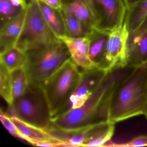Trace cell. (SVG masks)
Returning <instances> with one entry per match:
<instances>
[{
	"label": "cell",
	"mask_w": 147,
	"mask_h": 147,
	"mask_svg": "<svg viewBox=\"0 0 147 147\" xmlns=\"http://www.w3.org/2000/svg\"><path fill=\"white\" fill-rule=\"evenodd\" d=\"M11 117L25 141L32 144L37 146L38 144L47 143L53 144L54 147H67L64 143L53 136L46 130L25 122L16 116Z\"/></svg>",
	"instance_id": "cell-13"
},
{
	"label": "cell",
	"mask_w": 147,
	"mask_h": 147,
	"mask_svg": "<svg viewBox=\"0 0 147 147\" xmlns=\"http://www.w3.org/2000/svg\"><path fill=\"white\" fill-rule=\"evenodd\" d=\"M37 1L43 17L54 34L59 38L66 36L64 25L59 10L54 9L42 1Z\"/></svg>",
	"instance_id": "cell-18"
},
{
	"label": "cell",
	"mask_w": 147,
	"mask_h": 147,
	"mask_svg": "<svg viewBox=\"0 0 147 147\" xmlns=\"http://www.w3.org/2000/svg\"><path fill=\"white\" fill-rule=\"evenodd\" d=\"M49 6L56 9L60 10L63 6L62 0H38Z\"/></svg>",
	"instance_id": "cell-26"
},
{
	"label": "cell",
	"mask_w": 147,
	"mask_h": 147,
	"mask_svg": "<svg viewBox=\"0 0 147 147\" xmlns=\"http://www.w3.org/2000/svg\"><path fill=\"white\" fill-rule=\"evenodd\" d=\"M129 32L125 21L109 32L102 58L98 67L108 71L117 66H125Z\"/></svg>",
	"instance_id": "cell-7"
},
{
	"label": "cell",
	"mask_w": 147,
	"mask_h": 147,
	"mask_svg": "<svg viewBox=\"0 0 147 147\" xmlns=\"http://www.w3.org/2000/svg\"><path fill=\"white\" fill-rule=\"evenodd\" d=\"M59 11L64 25L66 36L72 38L86 36L88 33L87 30L79 18L64 5Z\"/></svg>",
	"instance_id": "cell-15"
},
{
	"label": "cell",
	"mask_w": 147,
	"mask_h": 147,
	"mask_svg": "<svg viewBox=\"0 0 147 147\" xmlns=\"http://www.w3.org/2000/svg\"><path fill=\"white\" fill-rule=\"evenodd\" d=\"M0 54V61L2 62L11 72L26 67L28 63L26 52L16 47Z\"/></svg>",
	"instance_id": "cell-19"
},
{
	"label": "cell",
	"mask_w": 147,
	"mask_h": 147,
	"mask_svg": "<svg viewBox=\"0 0 147 147\" xmlns=\"http://www.w3.org/2000/svg\"><path fill=\"white\" fill-rule=\"evenodd\" d=\"M109 32L99 29L91 31L87 35L91 40L90 59L97 67L104 54Z\"/></svg>",
	"instance_id": "cell-16"
},
{
	"label": "cell",
	"mask_w": 147,
	"mask_h": 147,
	"mask_svg": "<svg viewBox=\"0 0 147 147\" xmlns=\"http://www.w3.org/2000/svg\"><path fill=\"white\" fill-rule=\"evenodd\" d=\"M81 71L80 81L63 113L82 105L98 88L107 72L98 67Z\"/></svg>",
	"instance_id": "cell-8"
},
{
	"label": "cell",
	"mask_w": 147,
	"mask_h": 147,
	"mask_svg": "<svg viewBox=\"0 0 147 147\" xmlns=\"http://www.w3.org/2000/svg\"><path fill=\"white\" fill-rule=\"evenodd\" d=\"M22 10L13 6L9 0H0L1 26L18 16Z\"/></svg>",
	"instance_id": "cell-23"
},
{
	"label": "cell",
	"mask_w": 147,
	"mask_h": 147,
	"mask_svg": "<svg viewBox=\"0 0 147 147\" xmlns=\"http://www.w3.org/2000/svg\"><path fill=\"white\" fill-rule=\"evenodd\" d=\"M27 8L15 18L1 26L0 54L15 47L23 30Z\"/></svg>",
	"instance_id": "cell-14"
},
{
	"label": "cell",
	"mask_w": 147,
	"mask_h": 147,
	"mask_svg": "<svg viewBox=\"0 0 147 147\" xmlns=\"http://www.w3.org/2000/svg\"><path fill=\"white\" fill-rule=\"evenodd\" d=\"M11 76L14 101L24 95L30 85L26 67L13 70L11 72Z\"/></svg>",
	"instance_id": "cell-22"
},
{
	"label": "cell",
	"mask_w": 147,
	"mask_h": 147,
	"mask_svg": "<svg viewBox=\"0 0 147 147\" xmlns=\"http://www.w3.org/2000/svg\"><path fill=\"white\" fill-rule=\"evenodd\" d=\"M0 94L9 107L13 103L11 72L0 61Z\"/></svg>",
	"instance_id": "cell-21"
},
{
	"label": "cell",
	"mask_w": 147,
	"mask_h": 147,
	"mask_svg": "<svg viewBox=\"0 0 147 147\" xmlns=\"http://www.w3.org/2000/svg\"><path fill=\"white\" fill-rule=\"evenodd\" d=\"M147 62V18L137 29L129 32L125 66L135 68Z\"/></svg>",
	"instance_id": "cell-10"
},
{
	"label": "cell",
	"mask_w": 147,
	"mask_h": 147,
	"mask_svg": "<svg viewBox=\"0 0 147 147\" xmlns=\"http://www.w3.org/2000/svg\"><path fill=\"white\" fill-rule=\"evenodd\" d=\"M147 96V62L133 69L114 90L108 120L116 123L143 115Z\"/></svg>",
	"instance_id": "cell-2"
},
{
	"label": "cell",
	"mask_w": 147,
	"mask_h": 147,
	"mask_svg": "<svg viewBox=\"0 0 147 147\" xmlns=\"http://www.w3.org/2000/svg\"><path fill=\"white\" fill-rule=\"evenodd\" d=\"M46 24L37 0H30L23 30L15 47L27 52L60 40Z\"/></svg>",
	"instance_id": "cell-5"
},
{
	"label": "cell",
	"mask_w": 147,
	"mask_h": 147,
	"mask_svg": "<svg viewBox=\"0 0 147 147\" xmlns=\"http://www.w3.org/2000/svg\"><path fill=\"white\" fill-rule=\"evenodd\" d=\"M127 8V11H129L134 7L138 5L143 0H123Z\"/></svg>",
	"instance_id": "cell-28"
},
{
	"label": "cell",
	"mask_w": 147,
	"mask_h": 147,
	"mask_svg": "<svg viewBox=\"0 0 147 147\" xmlns=\"http://www.w3.org/2000/svg\"><path fill=\"white\" fill-rule=\"evenodd\" d=\"M147 146V136H140L129 142L123 143H116L111 141L106 143L102 147H131Z\"/></svg>",
	"instance_id": "cell-24"
},
{
	"label": "cell",
	"mask_w": 147,
	"mask_h": 147,
	"mask_svg": "<svg viewBox=\"0 0 147 147\" xmlns=\"http://www.w3.org/2000/svg\"><path fill=\"white\" fill-rule=\"evenodd\" d=\"M26 52L28 60L26 69L31 86H41L71 59L67 46L61 39L47 47Z\"/></svg>",
	"instance_id": "cell-4"
},
{
	"label": "cell",
	"mask_w": 147,
	"mask_h": 147,
	"mask_svg": "<svg viewBox=\"0 0 147 147\" xmlns=\"http://www.w3.org/2000/svg\"><path fill=\"white\" fill-rule=\"evenodd\" d=\"M143 115L145 116L146 119H147V100H146V105H145V108H144V112Z\"/></svg>",
	"instance_id": "cell-29"
},
{
	"label": "cell",
	"mask_w": 147,
	"mask_h": 147,
	"mask_svg": "<svg viewBox=\"0 0 147 147\" xmlns=\"http://www.w3.org/2000/svg\"><path fill=\"white\" fill-rule=\"evenodd\" d=\"M9 1L13 6L22 10L26 9L28 7V3L26 0H9Z\"/></svg>",
	"instance_id": "cell-27"
},
{
	"label": "cell",
	"mask_w": 147,
	"mask_h": 147,
	"mask_svg": "<svg viewBox=\"0 0 147 147\" xmlns=\"http://www.w3.org/2000/svg\"><path fill=\"white\" fill-rule=\"evenodd\" d=\"M13 115L44 129L51 124L49 108L41 86L29 85L26 92L9 107Z\"/></svg>",
	"instance_id": "cell-6"
},
{
	"label": "cell",
	"mask_w": 147,
	"mask_h": 147,
	"mask_svg": "<svg viewBox=\"0 0 147 147\" xmlns=\"http://www.w3.org/2000/svg\"><path fill=\"white\" fill-rule=\"evenodd\" d=\"M0 119L2 124L12 135L25 140L24 137L12 121L10 115L4 112L1 109L0 112Z\"/></svg>",
	"instance_id": "cell-25"
},
{
	"label": "cell",
	"mask_w": 147,
	"mask_h": 147,
	"mask_svg": "<svg viewBox=\"0 0 147 147\" xmlns=\"http://www.w3.org/2000/svg\"><path fill=\"white\" fill-rule=\"evenodd\" d=\"M81 76L80 69L70 59L41 85L51 119L63 113Z\"/></svg>",
	"instance_id": "cell-3"
},
{
	"label": "cell",
	"mask_w": 147,
	"mask_h": 147,
	"mask_svg": "<svg viewBox=\"0 0 147 147\" xmlns=\"http://www.w3.org/2000/svg\"><path fill=\"white\" fill-rule=\"evenodd\" d=\"M62 1L63 5L81 20L88 33L91 31L100 29L102 17L95 0Z\"/></svg>",
	"instance_id": "cell-9"
},
{
	"label": "cell",
	"mask_w": 147,
	"mask_h": 147,
	"mask_svg": "<svg viewBox=\"0 0 147 147\" xmlns=\"http://www.w3.org/2000/svg\"><path fill=\"white\" fill-rule=\"evenodd\" d=\"M100 10L102 22L100 29L110 32L123 24L127 9L123 0H95Z\"/></svg>",
	"instance_id": "cell-11"
},
{
	"label": "cell",
	"mask_w": 147,
	"mask_h": 147,
	"mask_svg": "<svg viewBox=\"0 0 147 147\" xmlns=\"http://www.w3.org/2000/svg\"><path fill=\"white\" fill-rule=\"evenodd\" d=\"M147 18V0H143L127 11L125 22L129 32L137 29Z\"/></svg>",
	"instance_id": "cell-20"
},
{
	"label": "cell",
	"mask_w": 147,
	"mask_h": 147,
	"mask_svg": "<svg viewBox=\"0 0 147 147\" xmlns=\"http://www.w3.org/2000/svg\"><path fill=\"white\" fill-rule=\"evenodd\" d=\"M133 69L117 66L107 71L98 88L82 105L52 119L51 126L63 130H73L109 121V107L113 92Z\"/></svg>",
	"instance_id": "cell-1"
},
{
	"label": "cell",
	"mask_w": 147,
	"mask_h": 147,
	"mask_svg": "<svg viewBox=\"0 0 147 147\" xmlns=\"http://www.w3.org/2000/svg\"><path fill=\"white\" fill-rule=\"evenodd\" d=\"M60 38L67 46L71 60L80 70L97 67L90 59L89 50L91 40L88 37L72 38L65 36Z\"/></svg>",
	"instance_id": "cell-12"
},
{
	"label": "cell",
	"mask_w": 147,
	"mask_h": 147,
	"mask_svg": "<svg viewBox=\"0 0 147 147\" xmlns=\"http://www.w3.org/2000/svg\"><path fill=\"white\" fill-rule=\"evenodd\" d=\"M115 124L107 121L94 125L86 147H102L112 137L115 131Z\"/></svg>",
	"instance_id": "cell-17"
}]
</instances>
